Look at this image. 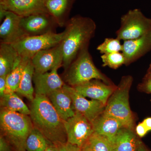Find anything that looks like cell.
<instances>
[{
	"label": "cell",
	"mask_w": 151,
	"mask_h": 151,
	"mask_svg": "<svg viewBox=\"0 0 151 151\" xmlns=\"http://www.w3.org/2000/svg\"><path fill=\"white\" fill-rule=\"evenodd\" d=\"M29 116L34 127L53 145L67 142L63 121L49 100L44 95L35 94L31 103Z\"/></svg>",
	"instance_id": "1"
},
{
	"label": "cell",
	"mask_w": 151,
	"mask_h": 151,
	"mask_svg": "<svg viewBox=\"0 0 151 151\" xmlns=\"http://www.w3.org/2000/svg\"><path fill=\"white\" fill-rule=\"evenodd\" d=\"M65 27L66 34L61 44L62 66L65 70L83 50L89 47L97 25L92 19L77 15L69 19Z\"/></svg>",
	"instance_id": "2"
},
{
	"label": "cell",
	"mask_w": 151,
	"mask_h": 151,
	"mask_svg": "<svg viewBox=\"0 0 151 151\" xmlns=\"http://www.w3.org/2000/svg\"><path fill=\"white\" fill-rule=\"evenodd\" d=\"M29 116L1 108V135L13 147L15 151H26V142L34 129Z\"/></svg>",
	"instance_id": "3"
},
{
	"label": "cell",
	"mask_w": 151,
	"mask_h": 151,
	"mask_svg": "<svg viewBox=\"0 0 151 151\" xmlns=\"http://www.w3.org/2000/svg\"><path fill=\"white\" fill-rule=\"evenodd\" d=\"M64 81L72 87L78 86L92 79L102 80L108 84H111L109 78L96 67L89 47L84 49L65 70Z\"/></svg>",
	"instance_id": "4"
},
{
	"label": "cell",
	"mask_w": 151,
	"mask_h": 151,
	"mask_svg": "<svg viewBox=\"0 0 151 151\" xmlns=\"http://www.w3.org/2000/svg\"><path fill=\"white\" fill-rule=\"evenodd\" d=\"M133 81L131 76H123L108 99L103 113L119 120L125 128L133 130L134 117L130 109L129 93Z\"/></svg>",
	"instance_id": "5"
},
{
	"label": "cell",
	"mask_w": 151,
	"mask_h": 151,
	"mask_svg": "<svg viewBox=\"0 0 151 151\" xmlns=\"http://www.w3.org/2000/svg\"><path fill=\"white\" fill-rule=\"evenodd\" d=\"M151 32V19L147 18L138 9L130 10L122 17L121 26L116 32L120 40L134 39Z\"/></svg>",
	"instance_id": "6"
},
{
	"label": "cell",
	"mask_w": 151,
	"mask_h": 151,
	"mask_svg": "<svg viewBox=\"0 0 151 151\" xmlns=\"http://www.w3.org/2000/svg\"><path fill=\"white\" fill-rule=\"evenodd\" d=\"M66 31L49 33L42 35L24 37L13 46L22 57L31 58L39 52L51 48L60 43L65 37Z\"/></svg>",
	"instance_id": "7"
},
{
	"label": "cell",
	"mask_w": 151,
	"mask_h": 151,
	"mask_svg": "<svg viewBox=\"0 0 151 151\" xmlns=\"http://www.w3.org/2000/svg\"><path fill=\"white\" fill-rule=\"evenodd\" d=\"M67 142L82 148L94 131L92 123L78 112L65 121Z\"/></svg>",
	"instance_id": "8"
},
{
	"label": "cell",
	"mask_w": 151,
	"mask_h": 151,
	"mask_svg": "<svg viewBox=\"0 0 151 151\" xmlns=\"http://www.w3.org/2000/svg\"><path fill=\"white\" fill-rule=\"evenodd\" d=\"M20 24L25 37L56 32L55 29L58 27L53 17L48 13L22 17Z\"/></svg>",
	"instance_id": "9"
},
{
	"label": "cell",
	"mask_w": 151,
	"mask_h": 151,
	"mask_svg": "<svg viewBox=\"0 0 151 151\" xmlns=\"http://www.w3.org/2000/svg\"><path fill=\"white\" fill-rule=\"evenodd\" d=\"M65 87L72 99L76 112L80 113L91 123L104 112L105 105L99 100H89L76 92L72 86L65 84Z\"/></svg>",
	"instance_id": "10"
},
{
	"label": "cell",
	"mask_w": 151,
	"mask_h": 151,
	"mask_svg": "<svg viewBox=\"0 0 151 151\" xmlns=\"http://www.w3.org/2000/svg\"><path fill=\"white\" fill-rule=\"evenodd\" d=\"M31 60L36 73H45L56 66H62L63 55L61 42L54 47L39 52Z\"/></svg>",
	"instance_id": "11"
},
{
	"label": "cell",
	"mask_w": 151,
	"mask_h": 151,
	"mask_svg": "<svg viewBox=\"0 0 151 151\" xmlns=\"http://www.w3.org/2000/svg\"><path fill=\"white\" fill-rule=\"evenodd\" d=\"M116 87L113 84H107L102 80L94 79L73 87L82 96L99 100L106 106Z\"/></svg>",
	"instance_id": "12"
},
{
	"label": "cell",
	"mask_w": 151,
	"mask_h": 151,
	"mask_svg": "<svg viewBox=\"0 0 151 151\" xmlns=\"http://www.w3.org/2000/svg\"><path fill=\"white\" fill-rule=\"evenodd\" d=\"M60 67L56 66L45 73H34L33 81L35 94L47 96L52 92L63 87L65 83L58 73Z\"/></svg>",
	"instance_id": "13"
},
{
	"label": "cell",
	"mask_w": 151,
	"mask_h": 151,
	"mask_svg": "<svg viewBox=\"0 0 151 151\" xmlns=\"http://www.w3.org/2000/svg\"><path fill=\"white\" fill-rule=\"evenodd\" d=\"M22 17L6 10L0 26L1 42L13 44L26 37L21 26Z\"/></svg>",
	"instance_id": "14"
},
{
	"label": "cell",
	"mask_w": 151,
	"mask_h": 151,
	"mask_svg": "<svg viewBox=\"0 0 151 151\" xmlns=\"http://www.w3.org/2000/svg\"><path fill=\"white\" fill-rule=\"evenodd\" d=\"M0 6L21 17L48 13L44 0H0Z\"/></svg>",
	"instance_id": "15"
},
{
	"label": "cell",
	"mask_w": 151,
	"mask_h": 151,
	"mask_svg": "<svg viewBox=\"0 0 151 151\" xmlns=\"http://www.w3.org/2000/svg\"><path fill=\"white\" fill-rule=\"evenodd\" d=\"M122 52L126 59L125 65H130L142 57L151 49V32L134 39L124 41Z\"/></svg>",
	"instance_id": "16"
},
{
	"label": "cell",
	"mask_w": 151,
	"mask_h": 151,
	"mask_svg": "<svg viewBox=\"0 0 151 151\" xmlns=\"http://www.w3.org/2000/svg\"><path fill=\"white\" fill-rule=\"evenodd\" d=\"M65 84L62 88L52 92L47 96L64 121L73 117L76 113L72 99Z\"/></svg>",
	"instance_id": "17"
},
{
	"label": "cell",
	"mask_w": 151,
	"mask_h": 151,
	"mask_svg": "<svg viewBox=\"0 0 151 151\" xmlns=\"http://www.w3.org/2000/svg\"><path fill=\"white\" fill-rule=\"evenodd\" d=\"M92 124L94 132L106 137L112 143L119 130L124 127L119 120L103 113Z\"/></svg>",
	"instance_id": "18"
},
{
	"label": "cell",
	"mask_w": 151,
	"mask_h": 151,
	"mask_svg": "<svg viewBox=\"0 0 151 151\" xmlns=\"http://www.w3.org/2000/svg\"><path fill=\"white\" fill-rule=\"evenodd\" d=\"M75 0H46L45 7L59 27H63L69 19V13Z\"/></svg>",
	"instance_id": "19"
},
{
	"label": "cell",
	"mask_w": 151,
	"mask_h": 151,
	"mask_svg": "<svg viewBox=\"0 0 151 151\" xmlns=\"http://www.w3.org/2000/svg\"><path fill=\"white\" fill-rule=\"evenodd\" d=\"M141 142L133 130L123 127L113 140V151H137Z\"/></svg>",
	"instance_id": "20"
},
{
	"label": "cell",
	"mask_w": 151,
	"mask_h": 151,
	"mask_svg": "<svg viewBox=\"0 0 151 151\" xmlns=\"http://www.w3.org/2000/svg\"><path fill=\"white\" fill-rule=\"evenodd\" d=\"M21 57L11 44L0 43V76L11 73Z\"/></svg>",
	"instance_id": "21"
},
{
	"label": "cell",
	"mask_w": 151,
	"mask_h": 151,
	"mask_svg": "<svg viewBox=\"0 0 151 151\" xmlns=\"http://www.w3.org/2000/svg\"><path fill=\"white\" fill-rule=\"evenodd\" d=\"M34 73V67L30 59L25 67L20 82L16 92L17 94L25 97L31 102L34 100L35 96V88L32 84Z\"/></svg>",
	"instance_id": "22"
},
{
	"label": "cell",
	"mask_w": 151,
	"mask_h": 151,
	"mask_svg": "<svg viewBox=\"0 0 151 151\" xmlns=\"http://www.w3.org/2000/svg\"><path fill=\"white\" fill-rule=\"evenodd\" d=\"M1 108L29 116L30 110L16 92L4 94L1 97Z\"/></svg>",
	"instance_id": "23"
},
{
	"label": "cell",
	"mask_w": 151,
	"mask_h": 151,
	"mask_svg": "<svg viewBox=\"0 0 151 151\" xmlns=\"http://www.w3.org/2000/svg\"><path fill=\"white\" fill-rule=\"evenodd\" d=\"M30 59L28 58L21 57L14 69L7 76L6 87L5 94L16 92L25 67Z\"/></svg>",
	"instance_id": "24"
},
{
	"label": "cell",
	"mask_w": 151,
	"mask_h": 151,
	"mask_svg": "<svg viewBox=\"0 0 151 151\" xmlns=\"http://www.w3.org/2000/svg\"><path fill=\"white\" fill-rule=\"evenodd\" d=\"M52 144L39 131L34 128L27 139L26 151H45Z\"/></svg>",
	"instance_id": "25"
},
{
	"label": "cell",
	"mask_w": 151,
	"mask_h": 151,
	"mask_svg": "<svg viewBox=\"0 0 151 151\" xmlns=\"http://www.w3.org/2000/svg\"><path fill=\"white\" fill-rule=\"evenodd\" d=\"M93 151H113V144L108 139L94 132L86 143Z\"/></svg>",
	"instance_id": "26"
},
{
	"label": "cell",
	"mask_w": 151,
	"mask_h": 151,
	"mask_svg": "<svg viewBox=\"0 0 151 151\" xmlns=\"http://www.w3.org/2000/svg\"><path fill=\"white\" fill-rule=\"evenodd\" d=\"M123 45L117 38H106L104 41L97 47V50L101 54L122 52Z\"/></svg>",
	"instance_id": "27"
},
{
	"label": "cell",
	"mask_w": 151,
	"mask_h": 151,
	"mask_svg": "<svg viewBox=\"0 0 151 151\" xmlns=\"http://www.w3.org/2000/svg\"><path fill=\"white\" fill-rule=\"evenodd\" d=\"M103 66L116 69L125 64L126 59L122 52L103 54L101 56Z\"/></svg>",
	"instance_id": "28"
},
{
	"label": "cell",
	"mask_w": 151,
	"mask_h": 151,
	"mask_svg": "<svg viewBox=\"0 0 151 151\" xmlns=\"http://www.w3.org/2000/svg\"><path fill=\"white\" fill-rule=\"evenodd\" d=\"M58 151H81V148L68 142L54 145Z\"/></svg>",
	"instance_id": "29"
},
{
	"label": "cell",
	"mask_w": 151,
	"mask_h": 151,
	"mask_svg": "<svg viewBox=\"0 0 151 151\" xmlns=\"http://www.w3.org/2000/svg\"><path fill=\"white\" fill-rule=\"evenodd\" d=\"M0 151H15L10 143L1 135L0 136Z\"/></svg>",
	"instance_id": "30"
},
{
	"label": "cell",
	"mask_w": 151,
	"mask_h": 151,
	"mask_svg": "<svg viewBox=\"0 0 151 151\" xmlns=\"http://www.w3.org/2000/svg\"><path fill=\"white\" fill-rule=\"evenodd\" d=\"M136 133L140 137H143L147 134L148 131L145 127L142 122L139 123L136 129Z\"/></svg>",
	"instance_id": "31"
},
{
	"label": "cell",
	"mask_w": 151,
	"mask_h": 151,
	"mask_svg": "<svg viewBox=\"0 0 151 151\" xmlns=\"http://www.w3.org/2000/svg\"><path fill=\"white\" fill-rule=\"evenodd\" d=\"M7 76H0V96L2 97L5 93L6 87Z\"/></svg>",
	"instance_id": "32"
},
{
	"label": "cell",
	"mask_w": 151,
	"mask_h": 151,
	"mask_svg": "<svg viewBox=\"0 0 151 151\" xmlns=\"http://www.w3.org/2000/svg\"><path fill=\"white\" fill-rule=\"evenodd\" d=\"M148 132L151 131V118H147L142 122Z\"/></svg>",
	"instance_id": "33"
},
{
	"label": "cell",
	"mask_w": 151,
	"mask_h": 151,
	"mask_svg": "<svg viewBox=\"0 0 151 151\" xmlns=\"http://www.w3.org/2000/svg\"><path fill=\"white\" fill-rule=\"evenodd\" d=\"M145 86L146 89L149 92H151V78H150V79L148 80L147 82H146L145 84Z\"/></svg>",
	"instance_id": "34"
},
{
	"label": "cell",
	"mask_w": 151,
	"mask_h": 151,
	"mask_svg": "<svg viewBox=\"0 0 151 151\" xmlns=\"http://www.w3.org/2000/svg\"><path fill=\"white\" fill-rule=\"evenodd\" d=\"M137 151H150L148 150L147 148L145 147L144 145V144H143L142 142H141L140 144L139 145V146L138 147Z\"/></svg>",
	"instance_id": "35"
},
{
	"label": "cell",
	"mask_w": 151,
	"mask_h": 151,
	"mask_svg": "<svg viewBox=\"0 0 151 151\" xmlns=\"http://www.w3.org/2000/svg\"><path fill=\"white\" fill-rule=\"evenodd\" d=\"M45 151H58L55 146L53 144H51L48 146Z\"/></svg>",
	"instance_id": "36"
},
{
	"label": "cell",
	"mask_w": 151,
	"mask_h": 151,
	"mask_svg": "<svg viewBox=\"0 0 151 151\" xmlns=\"http://www.w3.org/2000/svg\"><path fill=\"white\" fill-rule=\"evenodd\" d=\"M81 151H93L92 149L89 147V146L86 144L82 148H81Z\"/></svg>",
	"instance_id": "37"
},
{
	"label": "cell",
	"mask_w": 151,
	"mask_h": 151,
	"mask_svg": "<svg viewBox=\"0 0 151 151\" xmlns=\"http://www.w3.org/2000/svg\"><path fill=\"white\" fill-rule=\"evenodd\" d=\"M150 78H151V75H150Z\"/></svg>",
	"instance_id": "38"
},
{
	"label": "cell",
	"mask_w": 151,
	"mask_h": 151,
	"mask_svg": "<svg viewBox=\"0 0 151 151\" xmlns=\"http://www.w3.org/2000/svg\"><path fill=\"white\" fill-rule=\"evenodd\" d=\"M44 1H46V0H44Z\"/></svg>",
	"instance_id": "39"
}]
</instances>
